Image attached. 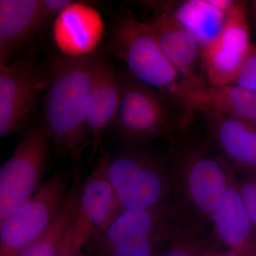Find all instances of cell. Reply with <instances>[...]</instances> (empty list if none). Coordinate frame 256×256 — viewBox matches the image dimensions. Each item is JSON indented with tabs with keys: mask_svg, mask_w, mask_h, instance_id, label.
<instances>
[{
	"mask_svg": "<svg viewBox=\"0 0 256 256\" xmlns=\"http://www.w3.org/2000/svg\"><path fill=\"white\" fill-rule=\"evenodd\" d=\"M45 25L40 0H1L0 65Z\"/></svg>",
	"mask_w": 256,
	"mask_h": 256,
	"instance_id": "18",
	"label": "cell"
},
{
	"mask_svg": "<svg viewBox=\"0 0 256 256\" xmlns=\"http://www.w3.org/2000/svg\"><path fill=\"white\" fill-rule=\"evenodd\" d=\"M248 14L249 20H250L256 30V0L248 2Z\"/></svg>",
	"mask_w": 256,
	"mask_h": 256,
	"instance_id": "26",
	"label": "cell"
},
{
	"mask_svg": "<svg viewBox=\"0 0 256 256\" xmlns=\"http://www.w3.org/2000/svg\"><path fill=\"white\" fill-rule=\"evenodd\" d=\"M170 165L172 194L180 197L181 210L210 222L228 188L230 165L198 144L178 148Z\"/></svg>",
	"mask_w": 256,
	"mask_h": 256,
	"instance_id": "4",
	"label": "cell"
},
{
	"mask_svg": "<svg viewBox=\"0 0 256 256\" xmlns=\"http://www.w3.org/2000/svg\"><path fill=\"white\" fill-rule=\"evenodd\" d=\"M119 77L118 107L108 130L117 142L143 146L153 140L170 137L178 126H186L184 116L176 112L184 110L168 96L139 82L126 69L119 72Z\"/></svg>",
	"mask_w": 256,
	"mask_h": 256,
	"instance_id": "3",
	"label": "cell"
},
{
	"mask_svg": "<svg viewBox=\"0 0 256 256\" xmlns=\"http://www.w3.org/2000/svg\"><path fill=\"white\" fill-rule=\"evenodd\" d=\"M210 223L216 237L227 249L242 256H256V233L240 200L233 168L228 188Z\"/></svg>",
	"mask_w": 256,
	"mask_h": 256,
	"instance_id": "16",
	"label": "cell"
},
{
	"mask_svg": "<svg viewBox=\"0 0 256 256\" xmlns=\"http://www.w3.org/2000/svg\"><path fill=\"white\" fill-rule=\"evenodd\" d=\"M162 50L193 90L195 98L208 84L202 76V50L196 40L166 13H156L148 22Z\"/></svg>",
	"mask_w": 256,
	"mask_h": 256,
	"instance_id": "13",
	"label": "cell"
},
{
	"mask_svg": "<svg viewBox=\"0 0 256 256\" xmlns=\"http://www.w3.org/2000/svg\"><path fill=\"white\" fill-rule=\"evenodd\" d=\"M50 134L44 122L28 130L0 170V222L28 201L42 184L50 160Z\"/></svg>",
	"mask_w": 256,
	"mask_h": 256,
	"instance_id": "6",
	"label": "cell"
},
{
	"mask_svg": "<svg viewBox=\"0 0 256 256\" xmlns=\"http://www.w3.org/2000/svg\"><path fill=\"white\" fill-rule=\"evenodd\" d=\"M108 50L124 62L132 76L168 96L191 120L196 112L194 94L164 55L148 22L140 21L130 12L119 15Z\"/></svg>",
	"mask_w": 256,
	"mask_h": 256,
	"instance_id": "2",
	"label": "cell"
},
{
	"mask_svg": "<svg viewBox=\"0 0 256 256\" xmlns=\"http://www.w3.org/2000/svg\"><path fill=\"white\" fill-rule=\"evenodd\" d=\"M186 217L182 210L170 200L150 208L122 210L104 232L94 236L82 249L86 254H89L118 242L193 224Z\"/></svg>",
	"mask_w": 256,
	"mask_h": 256,
	"instance_id": "11",
	"label": "cell"
},
{
	"mask_svg": "<svg viewBox=\"0 0 256 256\" xmlns=\"http://www.w3.org/2000/svg\"><path fill=\"white\" fill-rule=\"evenodd\" d=\"M254 44L248 3L235 1L218 36L202 50V68L210 86L232 85Z\"/></svg>",
	"mask_w": 256,
	"mask_h": 256,
	"instance_id": "8",
	"label": "cell"
},
{
	"mask_svg": "<svg viewBox=\"0 0 256 256\" xmlns=\"http://www.w3.org/2000/svg\"><path fill=\"white\" fill-rule=\"evenodd\" d=\"M46 82L47 74L32 60L0 65V137L12 136L26 126Z\"/></svg>",
	"mask_w": 256,
	"mask_h": 256,
	"instance_id": "9",
	"label": "cell"
},
{
	"mask_svg": "<svg viewBox=\"0 0 256 256\" xmlns=\"http://www.w3.org/2000/svg\"><path fill=\"white\" fill-rule=\"evenodd\" d=\"M54 21V42L60 50L58 56L82 58L97 56L104 22L88 3L73 1Z\"/></svg>",
	"mask_w": 256,
	"mask_h": 256,
	"instance_id": "12",
	"label": "cell"
},
{
	"mask_svg": "<svg viewBox=\"0 0 256 256\" xmlns=\"http://www.w3.org/2000/svg\"><path fill=\"white\" fill-rule=\"evenodd\" d=\"M240 200L256 233V174H245L237 180Z\"/></svg>",
	"mask_w": 256,
	"mask_h": 256,
	"instance_id": "22",
	"label": "cell"
},
{
	"mask_svg": "<svg viewBox=\"0 0 256 256\" xmlns=\"http://www.w3.org/2000/svg\"><path fill=\"white\" fill-rule=\"evenodd\" d=\"M233 84L256 92V45L244 60Z\"/></svg>",
	"mask_w": 256,
	"mask_h": 256,
	"instance_id": "23",
	"label": "cell"
},
{
	"mask_svg": "<svg viewBox=\"0 0 256 256\" xmlns=\"http://www.w3.org/2000/svg\"><path fill=\"white\" fill-rule=\"evenodd\" d=\"M204 114L227 161L244 174H256V124L216 112Z\"/></svg>",
	"mask_w": 256,
	"mask_h": 256,
	"instance_id": "17",
	"label": "cell"
},
{
	"mask_svg": "<svg viewBox=\"0 0 256 256\" xmlns=\"http://www.w3.org/2000/svg\"><path fill=\"white\" fill-rule=\"evenodd\" d=\"M67 237V236H66ZM56 256H88L82 249H74L70 246L67 239L64 242L62 250Z\"/></svg>",
	"mask_w": 256,
	"mask_h": 256,
	"instance_id": "25",
	"label": "cell"
},
{
	"mask_svg": "<svg viewBox=\"0 0 256 256\" xmlns=\"http://www.w3.org/2000/svg\"><path fill=\"white\" fill-rule=\"evenodd\" d=\"M72 178L56 172L18 210L0 222V256H18L54 218L66 196Z\"/></svg>",
	"mask_w": 256,
	"mask_h": 256,
	"instance_id": "7",
	"label": "cell"
},
{
	"mask_svg": "<svg viewBox=\"0 0 256 256\" xmlns=\"http://www.w3.org/2000/svg\"><path fill=\"white\" fill-rule=\"evenodd\" d=\"M116 153L104 151L106 172L122 210L159 205L172 194L170 162L142 146H124Z\"/></svg>",
	"mask_w": 256,
	"mask_h": 256,
	"instance_id": "5",
	"label": "cell"
},
{
	"mask_svg": "<svg viewBox=\"0 0 256 256\" xmlns=\"http://www.w3.org/2000/svg\"><path fill=\"white\" fill-rule=\"evenodd\" d=\"M98 56L82 58L57 56L47 74L44 122L57 156L77 166L89 146L86 126L89 95Z\"/></svg>",
	"mask_w": 256,
	"mask_h": 256,
	"instance_id": "1",
	"label": "cell"
},
{
	"mask_svg": "<svg viewBox=\"0 0 256 256\" xmlns=\"http://www.w3.org/2000/svg\"><path fill=\"white\" fill-rule=\"evenodd\" d=\"M92 172L84 178L76 216L67 235L74 249H82L122 212L106 169L104 151Z\"/></svg>",
	"mask_w": 256,
	"mask_h": 256,
	"instance_id": "10",
	"label": "cell"
},
{
	"mask_svg": "<svg viewBox=\"0 0 256 256\" xmlns=\"http://www.w3.org/2000/svg\"><path fill=\"white\" fill-rule=\"evenodd\" d=\"M84 180L80 166H75L70 188L54 218L42 235L18 256L58 255L76 216Z\"/></svg>",
	"mask_w": 256,
	"mask_h": 256,
	"instance_id": "19",
	"label": "cell"
},
{
	"mask_svg": "<svg viewBox=\"0 0 256 256\" xmlns=\"http://www.w3.org/2000/svg\"><path fill=\"white\" fill-rule=\"evenodd\" d=\"M73 0H40V6L46 24L50 20H54Z\"/></svg>",
	"mask_w": 256,
	"mask_h": 256,
	"instance_id": "24",
	"label": "cell"
},
{
	"mask_svg": "<svg viewBox=\"0 0 256 256\" xmlns=\"http://www.w3.org/2000/svg\"><path fill=\"white\" fill-rule=\"evenodd\" d=\"M196 112H216L256 124V92L237 85L210 86L197 96Z\"/></svg>",
	"mask_w": 256,
	"mask_h": 256,
	"instance_id": "20",
	"label": "cell"
},
{
	"mask_svg": "<svg viewBox=\"0 0 256 256\" xmlns=\"http://www.w3.org/2000/svg\"><path fill=\"white\" fill-rule=\"evenodd\" d=\"M210 256H242L238 252H234V250H215Z\"/></svg>",
	"mask_w": 256,
	"mask_h": 256,
	"instance_id": "27",
	"label": "cell"
},
{
	"mask_svg": "<svg viewBox=\"0 0 256 256\" xmlns=\"http://www.w3.org/2000/svg\"><path fill=\"white\" fill-rule=\"evenodd\" d=\"M234 2L230 0H188L144 2L156 13H166L193 36L201 50L214 41L223 28Z\"/></svg>",
	"mask_w": 256,
	"mask_h": 256,
	"instance_id": "14",
	"label": "cell"
},
{
	"mask_svg": "<svg viewBox=\"0 0 256 256\" xmlns=\"http://www.w3.org/2000/svg\"><path fill=\"white\" fill-rule=\"evenodd\" d=\"M216 250L204 238L197 225H192L170 240L154 256H210Z\"/></svg>",
	"mask_w": 256,
	"mask_h": 256,
	"instance_id": "21",
	"label": "cell"
},
{
	"mask_svg": "<svg viewBox=\"0 0 256 256\" xmlns=\"http://www.w3.org/2000/svg\"><path fill=\"white\" fill-rule=\"evenodd\" d=\"M119 73L109 62L100 58L95 68L88 104L86 130L92 156L101 149L114 121L120 100Z\"/></svg>",
	"mask_w": 256,
	"mask_h": 256,
	"instance_id": "15",
	"label": "cell"
}]
</instances>
